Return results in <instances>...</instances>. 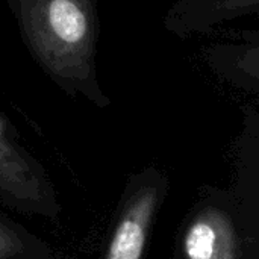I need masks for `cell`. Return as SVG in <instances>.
<instances>
[{
    "label": "cell",
    "mask_w": 259,
    "mask_h": 259,
    "mask_svg": "<svg viewBox=\"0 0 259 259\" xmlns=\"http://www.w3.org/2000/svg\"><path fill=\"white\" fill-rule=\"evenodd\" d=\"M237 137L234 184L229 188L247 225L259 234V108L243 106Z\"/></svg>",
    "instance_id": "cell-4"
},
{
    "label": "cell",
    "mask_w": 259,
    "mask_h": 259,
    "mask_svg": "<svg viewBox=\"0 0 259 259\" xmlns=\"http://www.w3.org/2000/svg\"><path fill=\"white\" fill-rule=\"evenodd\" d=\"M35 62L68 93L102 96L97 79L100 0H6Z\"/></svg>",
    "instance_id": "cell-1"
},
{
    "label": "cell",
    "mask_w": 259,
    "mask_h": 259,
    "mask_svg": "<svg viewBox=\"0 0 259 259\" xmlns=\"http://www.w3.org/2000/svg\"><path fill=\"white\" fill-rule=\"evenodd\" d=\"M252 15H259V0H175L164 15V27L179 38H190Z\"/></svg>",
    "instance_id": "cell-5"
},
{
    "label": "cell",
    "mask_w": 259,
    "mask_h": 259,
    "mask_svg": "<svg viewBox=\"0 0 259 259\" xmlns=\"http://www.w3.org/2000/svg\"><path fill=\"white\" fill-rule=\"evenodd\" d=\"M161 181H150L132 196L108 249L106 259H143L149 229L162 197Z\"/></svg>",
    "instance_id": "cell-6"
},
{
    "label": "cell",
    "mask_w": 259,
    "mask_h": 259,
    "mask_svg": "<svg viewBox=\"0 0 259 259\" xmlns=\"http://www.w3.org/2000/svg\"><path fill=\"white\" fill-rule=\"evenodd\" d=\"M179 259H259V234L229 188L200 190L181 232Z\"/></svg>",
    "instance_id": "cell-2"
},
{
    "label": "cell",
    "mask_w": 259,
    "mask_h": 259,
    "mask_svg": "<svg viewBox=\"0 0 259 259\" xmlns=\"http://www.w3.org/2000/svg\"><path fill=\"white\" fill-rule=\"evenodd\" d=\"M203 46V64L222 82L259 96V29H219Z\"/></svg>",
    "instance_id": "cell-3"
}]
</instances>
